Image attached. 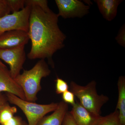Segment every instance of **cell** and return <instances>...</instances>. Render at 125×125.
Returning a JSON list of instances; mask_svg holds the SVG:
<instances>
[{
    "instance_id": "cell-1",
    "label": "cell",
    "mask_w": 125,
    "mask_h": 125,
    "mask_svg": "<svg viewBox=\"0 0 125 125\" xmlns=\"http://www.w3.org/2000/svg\"><path fill=\"white\" fill-rule=\"evenodd\" d=\"M31 7L28 34L31 50L27 56L31 60L47 58L54 65L52 59L55 53L64 47L66 37L58 25V17L50 9L25 4Z\"/></svg>"
},
{
    "instance_id": "cell-2",
    "label": "cell",
    "mask_w": 125,
    "mask_h": 125,
    "mask_svg": "<svg viewBox=\"0 0 125 125\" xmlns=\"http://www.w3.org/2000/svg\"><path fill=\"white\" fill-rule=\"evenodd\" d=\"M51 71L45 60L41 59L31 69L24 70L14 79L22 88L25 100L35 102L37 100V95L42 89V79L49 76Z\"/></svg>"
},
{
    "instance_id": "cell-3",
    "label": "cell",
    "mask_w": 125,
    "mask_h": 125,
    "mask_svg": "<svg viewBox=\"0 0 125 125\" xmlns=\"http://www.w3.org/2000/svg\"><path fill=\"white\" fill-rule=\"evenodd\" d=\"M97 83L94 80L85 86L79 85L74 81L70 83V91L79 99V102L84 107L94 114L101 115V109L109 100L107 96L97 93Z\"/></svg>"
},
{
    "instance_id": "cell-4",
    "label": "cell",
    "mask_w": 125,
    "mask_h": 125,
    "mask_svg": "<svg viewBox=\"0 0 125 125\" xmlns=\"http://www.w3.org/2000/svg\"><path fill=\"white\" fill-rule=\"evenodd\" d=\"M8 102L19 107L27 117L28 125H37L39 121L49 113L54 112L58 103L40 104L20 98L14 94L6 93Z\"/></svg>"
},
{
    "instance_id": "cell-5",
    "label": "cell",
    "mask_w": 125,
    "mask_h": 125,
    "mask_svg": "<svg viewBox=\"0 0 125 125\" xmlns=\"http://www.w3.org/2000/svg\"><path fill=\"white\" fill-rule=\"evenodd\" d=\"M31 7L25 6L22 10L0 18V36L7 31L19 30L28 32Z\"/></svg>"
},
{
    "instance_id": "cell-6",
    "label": "cell",
    "mask_w": 125,
    "mask_h": 125,
    "mask_svg": "<svg viewBox=\"0 0 125 125\" xmlns=\"http://www.w3.org/2000/svg\"><path fill=\"white\" fill-rule=\"evenodd\" d=\"M24 46L15 48L0 49V59L10 66V72L15 79L20 74L26 60Z\"/></svg>"
},
{
    "instance_id": "cell-7",
    "label": "cell",
    "mask_w": 125,
    "mask_h": 125,
    "mask_svg": "<svg viewBox=\"0 0 125 125\" xmlns=\"http://www.w3.org/2000/svg\"><path fill=\"white\" fill-rule=\"evenodd\" d=\"M58 17L64 19L82 18L89 13L90 7L78 0H56Z\"/></svg>"
},
{
    "instance_id": "cell-8",
    "label": "cell",
    "mask_w": 125,
    "mask_h": 125,
    "mask_svg": "<svg viewBox=\"0 0 125 125\" xmlns=\"http://www.w3.org/2000/svg\"><path fill=\"white\" fill-rule=\"evenodd\" d=\"M30 40L28 32L19 30L7 31L0 36V49L25 46Z\"/></svg>"
},
{
    "instance_id": "cell-9",
    "label": "cell",
    "mask_w": 125,
    "mask_h": 125,
    "mask_svg": "<svg viewBox=\"0 0 125 125\" xmlns=\"http://www.w3.org/2000/svg\"><path fill=\"white\" fill-rule=\"evenodd\" d=\"M2 92L13 94L25 100L22 89L12 77L10 71L4 64H0V93Z\"/></svg>"
},
{
    "instance_id": "cell-10",
    "label": "cell",
    "mask_w": 125,
    "mask_h": 125,
    "mask_svg": "<svg viewBox=\"0 0 125 125\" xmlns=\"http://www.w3.org/2000/svg\"><path fill=\"white\" fill-rule=\"evenodd\" d=\"M70 112L77 125H96L103 117L87 110L78 100Z\"/></svg>"
},
{
    "instance_id": "cell-11",
    "label": "cell",
    "mask_w": 125,
    "mask_h": 125,
    "mask_svg": "<svg viewBox=\"0 0 125 125\" xmlns=\"http://www.w3.org/2000/svg\"><path fill=\"white\" fill-rule=\"evenodd\" d=\"M103 17L108 21L115 19L117 13L119 5L123 1L121 0H94Z\"/></svg>"
},
{
    "instance_id": "cell-12",
    "label": "cell",
    "mask_w": 125,
    "mask_h": 125,
    "mask_svg": "<svg viewBox=\"0 0 125 125\" xmlns=\"http://www.w3.org/2000/svg\"><path fill=\"white\" fill-rule=\"evenodd\" d=\"M68 104L63 101L58 103V106L53 113L44 117L37 125H62L66 114L68 111Z\"/></svg>"
},
{
    "instance_id": "cell-13",
    "label": "cell",
    "mask_w": 125,
    "mask_h": 125,
    "mask_svg": "<svg viewBox=\"0 0 125 125\" xmlns=\"http://www.w3.org/2000/svg\"><path fill=\"white\" fill-rule=\"evenodd\" d=\"M118 98L116 109L119 112V119L122 125H125V77L120 76L117 82Z\"/></svg>"
},
{
    "instance_id": "cell-14",
    "label": "cell",
    "mask_w": 125,
    "mask_h": 125,
    "mask_svg": "<svg viewBox=\"0 0 125 125\" xmlns=\"http://www.w3.org/2000/svg\"><path fill=\"white\" fill-rule=\"evenodd\" d=\"M17 112L15 106H11L9 103L0 109V124L2 125L10 120Z\"/></svg>"
},
{
    "instance_id": "cell-15",
    "label": "cell",
    "mask_w": 125,
    "mask_h": 125,
    "mask_svg": "<svg viewBox=\"0 0 125 125\" xmlns=\"http://www.w3.org/2000/svg\"><path fill=\"white\" fill-rule=\"evenodd\" d=\"M96 125H122L119 119V112L116 109L113 112L105 116H103Z\"/></svg>"
},
{
    "instance_id": "cell-16",
    "label": "cell",
    "mask_w": 125,
    "mask_h": 125,
    "mask_svg": "<svg viewBox=\"0 0 125 125\" xmlns=\"http://www.w3.org/2000/svg\"><path fill=\"white\" fill-rule=\"evenodd\" d=\"M12 13L18 12L25 7V0H9Z\"/></svg>"
},
{
    "instance_id": "cell-17",
    "label": "cell",
    "mask_w": 125,
    "mask_h": 125,
    "mask_svg": "<svg viewBox=\"0 0 125 125\" xmlns=\"http://www.w3.org/2000/svg\"><path fill=\"white\" fill-rule=\"evenodd\" d=\"M56 92L57 94H62L69 90L68 84L62 79L57 77L55 80Z\"/></svg>"
},
{
    "instance_id": "cell-18",
    "label": "cell",
    "mask_w": 125,
    "mask_h": 125,
    "mask_svg": "<svg viewBox=\"0 0 125 125\" xmlns=\"http://www.w3.org/2000/svg\"><path fill=\"white\" fill-rule=\"evenodd\" d=\"M11 12L9 0H0V18L9 14Z\"/></svg>"
},
{
    "instance_id": "cell-19",
    "label": "cell",
    "mask_w": 125,
    "mask_h": 125,
    "mask_svg": "<svg viewBox=\"0 0 125 125\" xmlns=\"http://www.w3.org/2000/svg\"><path fill=\"white\" fill-rule=\"evenodd\" d=\"M62 98L63 101L67 104H70L72 106L76 102L75 96L72 92L67 90L62 94Z\"/></svg>"
},
{
    "instance_id": "cell-20",
    "label": "cell",
    "mask_w": 125,
    "mask_h": 125,
    "mask_svg": "<svg viewBox=\"0 0 125 125\" xmlns=\"http://www.w3.org/2000/svg\"><path fill=\"white\" fill-rule=\"evenodd\" d=\"M117 43L121 46L125 47V24L121 27L118 34L115 38Z\"/></svg>"
},
{
    "instance_id": "cell-21",
    "label": "cell",
    "mask_w": 125,
    "mask_h": 125,
    "mask_svg": "<svg viewBox=\"0 0 125 125\" xmlns=\"http://www.w3.org/2000/svg\"><path fill=\"white\" fill-rule=\"evenodd\" d=\"M23 122L19 116H14L10 120L1 125H22Z\"/></svg>"
},
{
    "instance_id": "cell-22",
    "label": "cell",
    "mask_w": 125,
    "mask_h": 125,
    "mask_svg": "<svg viewBox=\"0 0 125 125\" xmlns=\"http://www.w3.org/2000/svg\"><path fill=\"white\" fill-rule=\"evenodd\" d=\"M62 125H77L70 111L67 112L65 115Z\"/></svg>"
},
{
    "instance_id": "cell-23",
    "label": "cell",
    "mask_w": 125,
    "mask_h": 125,
    "mask_svg": "<svg viewBox=\"0 0 125 125\" xmlns=\"http://www.w3.org/2000/svg\"><path fill=\"white\" fill-rule=\"evenodd\" d=\"M8 103V100L5 94L0 93V109Z\"/></svg>"
},
{
    "instance_id": "cell-24",
    "label": "cell",
    "mask_w": 125,
    "mask_h": 125,
    "mask_svg": "<svg viewBox=\"0 0 125 125\" xmlns=\"http://www.w3.org/2000/svg\"><path fill=\"white\" fill-rule=\"evenodd\" d=\"M22 125H28L27 123H25V122H23V124Z\"/></svg>"
},
{
    "instance_id": "cell-25",
    "label": "cell",
    "mask_w": 125,
    "mask_h": 125,
    "mask_svg": "<svg viewBox=\"0 0 125 125\" xmlns=\"http://www.w3.org/2000/svg\"><path fill=\"white\" fill-rule=\"evenodd\" d=\"M4 63H3L0 60V64H3Z\"/></svg>"
}]
</instances>
